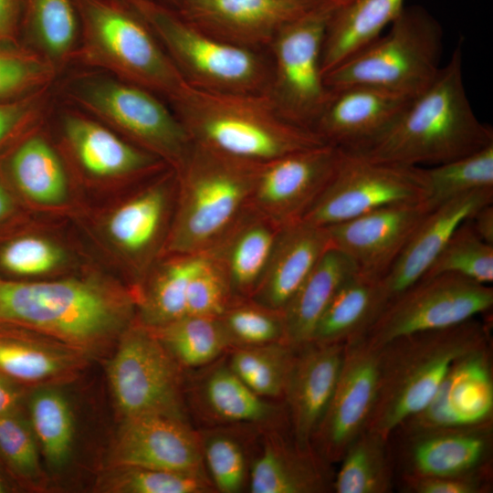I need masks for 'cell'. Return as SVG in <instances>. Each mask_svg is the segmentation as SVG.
<instances>
[{
    "label": "cell",
    "instance_id": "1",
    "mask_svg": "<svg viewBox=\"0 0 493 493\" xmlns=\"http://www.w3.org/2000/svg\"><path fill=\"white\" fill-rule=\"evenodd\" d=\"M137 318L134 288L98 277L0 278V324H15L83 352L121 336Z\"/></svg>",
    "mask_w": 493,
    "mask_h": 493
},
{
    "label": "cell",
    "instance_id": "2",
    "mask_svg": "<svg viewBox=\"0 0 493 493\" xmlns=\"http://www.w3.org/2000/svg\"><path fill=\"white\" fill-rule=\"evenodd\" d=\"M491 144L493 130L476 116L465 89L459 41L433 82L382 135L347 152L373 161L435 166Z\"/></svg>",
    "mask_w": 493,
    "mask_h": 493
},
{
    "label": "cell",
    "instance_id": "3",
    "mask_svg": "<svg viewBox=\"0 0 493 493\" xmlns=\"http://www.w3.org/2000/svg\"><path fill=\"white\" fill-rule=\"evenodd\" d=\"M169 103L194 142L252 163L327 143L285 119L267 94L213 92L186 84Z\"/></svg>",
    "mask_w": 493,
    "mask_h": 493
},
{
    "label": "cell",
    "instance_id": "4",
    "mask_svg": "<svg viewBox=\"0 0 493 493\" xmlns=\"http://www.w3.org/2000/svg\"><path fill=\"white\" fill-rule=\"evenodd\" d=\"M491 343L489 327L476 318L396 338L379 349L375 402L365 429L389 438L431 401L455 362Z\"/></svg>",
    "mask_w": 493,
    "mask_h": 493
},
{
    "label": "cell",
    "instance_id": "5",
    "mask_svg": "<svg viewBox=\"0 0 493 493\" xmlns=\"http://www.w3.org/2000/svg\"><path fill=\"white\" fill-rule=\"evenodd\" d=\"M260 166L193 142L174 169L175 206L162 256L207 251L250 205Z\"/></svg>",
    "mask_w": 493,
    "mask_h": 493
},
{
    "label": "cell",
    "instance_id": "6",
    "mask_svg": "<svg viewBox=\"0 0 493 493\" xmlns=\"http://www.w3.org/2000/svg\"><path fill=\"white\" fill-rule=\"evenodd\" d=\"M79 57L166 101L186 86L149 25L127 0H74Z\"/></svg>",
    "mask_w": 493,
    "mask_h": 493
},
{
    "label": "cell",
    "instance_id": "7",
    "mask_svg": "<svg viewBox=\"0 0 493 493\" xmlns=\"http://www.w3.org/2000/svg\"><path fill=\"white\" fill-rule=\"evenodd\" d=\"M143 17L184 82L213 92L267 94V51L240 47L202 31L159 0H127Z\"/></svg>",
    "mask_w": 493,
    "mask_h": 493
},
{
    "label": "cell",
    "instance_id": "8",
    "mask_svg": "<svg viewBox=\"0 0 493 493\" xmlns=\"http://www.w3.org/2000/svg\"><path fill=\"white\" fill-rule=\"evenodd\" d=\"M443 29L420 5L404 6L389 31L325 76L330 90L362 85L415 97L441 68Z\"/></svg>",
    "mask_w": 493,
    "mask_h": 493
},
{
    "label": "cell",
    "instance_id": "9",
    "mask_svg": "<svg viewBox=\"0 0 493 493\" xmlns=\"http://www.w3.org/2000/svg\"><path fill=\"white\" fill-rule=\"evenodd\" d=\"M70 100L126 140L177 168L193 141L173 109L155 93L110 74H83L67 88Z\"/></svg>",
    "mask_w": 493,
    "mask_h": 493
},
{
    "label": "cell",
    "instance_id": "10",
    "mask_svg": "<svg viewBox=\"0 0 493 493\" xmlns=\"http://www.w3.org/2000/svg\"><path fill=\"white\" fill-rule=\"evenodd\" d=\"M339 6L329 2L286 24L267 50V96L285 119L312 131L331 96L321 69V51L328 19Z\"/></svg>",
    "mask_w": 493,
    "mask_h": 493
},
{
    "label": "cell",
    "instance_id": "11",
    "mask_svg": "<svg viewBox=\"0 0 493 493\" xmlns=\"http://www.w3.org/2000/svg\"><path fill=\"white\" fill-rule=\"evenodd\" d=\"M492 306L489 285L454 273L424 277L391 299L358 339L379 350L402 336L462 323Z\"/></svg>",
    "mask_w": 493,
    "mask_h": 493
},
{
    "label": "cell",
    "instance_id": "12",
    "mask_svg": "<svg viewBox=\"0 0 493 493\" xmlns=\"http://www.w3.org/2000/svg\"><path fill=\"white\" fill-rule=\"evenodd\" d=\"M107 372L123 418L146 414L187 417L184 369L139 321L121 335Z\"/></svg>",
    "mask_w": 493,
    "mask_h": 493
},
{
    "label": "cell",
    "instance_id": "13",
    "mask_svg": "<svg viewBox=\"0 0 493 493\" xmlns=\"http://www.w3.org/2000/svg\"><path fill=\"white\" fill-rule=\"evenodd\" d=\"M426 197L424 167L373 161L341 150L332 179L301 220L329 226L384 206L425 202Z\"/></svg>",
    "mask_w": 493,
    "mask_h": 493
},
{
    "label": "cell",
    "instance_id": "14",
    "mask_svg": "<svg viewBox=\"0 0 493 493\" xmlns=\"http://www.w3.org/2000/svg\"><path fill=\"white\" fill-rule=\"evenodd\" d=\"M176 184L175 170L166 167L106 219V236L137 275L135 287L163 255L173 217Z\"/></svg>",
    "mask_w": 493,
    "mask_h": 493
},
{
    "label": "cell",
    "instance_id": "15",
    "mask_svg": "<svg viewBox=\"0 0 493 493\" xmlns=\"http://www.w3.org/2000/svg\"><path fill=\"white\" fill-rule=\"evenodd\" d=\"M379 350L356 339L345 343L332 396L311 440L330 466L339 463L351 443L366 428L377 393Z\"/></svg>",
    "mask_w": 493,
    "mask_h": 493
},
{
    "label": "cell",
    "instance_id": "16",
    "mask_svg": "<svg viewBox=\"0 0 493 493\" xmlns=\"http://www.w3.org/2000/svg\"><path fill=\"white\" fill-rule=\"evenodd\" d=\"M341 150L329 143L262 163L250 205L280 226L298 222L332 179Z\"/></svg>",
    "mask_w": 493,
    "mask_h": 493
},
{
    "label": "cell",
    "instance_id": "17",
    "mask_svg": "<svg viewBox=\"0 0 493 493\" xmlns=\"http://www.w3.org/2000/svg\"><path fill=\"white\" fill-rule=\"evenodd\" d=\"M491 343L457 359L428 404L391 435L492 423Z\"/></svg>",
    "mask_w": 493,
    "mask_h": 493
},
{
    "label": "cell",
    "instance_id": "18",
    "mask_svg": "<svg viewBox=\"0 0 493 493\" xmlns=\"http://www.w3.org/2000/svg\"><path fill=\"white\" fill-rule=\"evenodd\" d=\"M329 2L331 1L186 0L174 10L219 40L267 52L273 38L286 24Z\"/></svg>",
    "mask_w": 493,
    "mask_h": 493
},
{
    "label": "cell",
    "instance_id": "19",
    "mask_svg": "<svg viewBox=\"0 0 493 493\" xmlns=\"http://www.w3.org/2000/svg\"><path fill=\"white\" fill-rule=\"evenodd\" d=\"M110 463L113 467L207 475L199 431L189 424L187 417L166 414L123 418Z\"/></svg>",
    "mask_w": 493,
    "mask_h": 493
},
{
    "label": "cell",
    "instance_id": "20",
    "mask_svg": "<svg viewBox=\"0 0 493 493\" xmlns=\"http://www.w3.org/2000/svg\"><path fill=\"white\" fill-rule=\"evenodd\" d=\"M429 211L425 202L397 204L325 227L358 273L382 279Z\"/></svg>",
    "mask_w": 493,
    "mask_h": 493
},
{
    "label": "cell",
    "instance_id": "21",
    "mask_svg": "<svg viewBox=\"0 0 493 493\" xmlns=\"http://www.w3.org/2000/svg\"><path fill=\"white\" fill-rule=\"evenodd\" d=\"M397 437L400 478L491 473L492 423Z\"/></svg>",
    "mask_w": 493,
    "mask_h": 493
},
{
    "label": "cell",
    "instance_id": "22",
    "mask_svg": "<svg viewBox=\"0 0 493 493\" xmlns=\"http://www.w3.org/2000/svg\"><path fill=\"white\" fill-rule=\"evenodd\" d=\"M185 384L187 404L206 427L246 425L259 429L288 423L286 407L247 387L228 366L226 356L194 370Z\"/></svg>",
    "mask_w": 493,
    "mask_h": 493
},
{
    "label": "cell",
    "instance_id": "23",
    "mask_svg": "<svg viewBox=\"0 0 493 493\" xmlns=\"http://www.w3.org/2000/svg\"><path fill=\"white\" fill-rule=\"evenodd\" d=\"M414 98L362 85L331 90L313 131L329 144L354 151L382 135Z\"/></svg>",
    "mask_w": 493,
    "mask_h": 493
},
{
    "label": "cell",
    "instance_id": "24",
    "mask_svg": "<svg viewBox=\"0 0 493 493\" xmlns=\"http://www.w3.org/2000/svg\"><path fill=\"white\" fill-rule=\"evenodd\" d=\"M253 455L247 488L251 493H323L332 489L330 465L300 447L289 423L263 428Z\"/></svg>",
    "mask_w": 493,
    "mask_h": 493
},
{
    "label": "cell",
    "instance_id": "25",
    "mask_svg": "<svg viewBox=\"0 0 493 493\" xmlns=\"http://www.w3.org/2000/svg\"><path fill=\"white\" fill-rule=\"evenodd\" d=\"M492 203L493 187H488L462 194L431 209L381 279L386 304L426 274L464 221Z\"/></svg>",
    "mask_w": 493,
    "mask_h": 493
},
{
    "label": "cell",
    "instance_id": "26",
    "mask_svg": "<svg viewBox=\"0 0 493 493\" xmlns=\"http://www.w3.org/2000/svg\"><path fill=\"white\" fill-rule=\"evenodd\" d=\"M62 131L76 163L92 178L132 181L151 177L169 167L105 124L81 114H65Z\"/></svg>",
    "mask_w": 493,
    "mask_h": 493
},
{
    "label": "cell",
    "instance_id": "27",
    "mask_svg": "<svg viewBox=\"0 0 493 493\" xmlns=\"http://www.w3.org/2000/svg\"><path fill=\"white\" fill-rule=\"evenodd\" d=\"M345 344L309 342L298 350L284 393L291 434L297 444L313 449L311 440L335 389Z\"/></svg>",
    "mask_w": 493,
    "mask_h": 493
},
{
    "label": "cell",
    "instance_id": "28",
    "mask_svg": "<svg viewBox=\"0 0 493 493\" xmlns=\"http://www.w3.org/2000/svg\"><path fill=\"white\" fill-rule=\"evenodd\" d=\"M329 232L299 220L280 229L264 274L250 299L283 310L325 252Z\"/></svg>",
    "mask_w": 493,
    "mask_h": 493
},
{
    "label": "cell",
    "instance_id": "29",
    "mask_svg": "<svg viewBox=\"0 0 493 493\" xmlns=\"http://www.w3.org/2000/svg\"><path fill=\"white\" fill-rule=\"evenodd\" d=\"M281 228L249 205L207 250L225 272L236 299L254 293Z\"/></svg>",
    "mask_w": 493,
    "mask_h": 493
},
{
    "label": "cell",
    "instance_id": "30",
    "mask_svg": "<svg viewBox=\"0 0 493 493\" xmlns=\"http://www.w3.org/2000/svg\"><path fill=\"white\" fill-rule=\"evenodd\" d=\"M357 272L353 262L330 247L283 309L286 343L299 350L311 341L315 328L341 285Z\"/></svg>",
    "mask_w": 493,
    "mask_h": 493
},
{
    "label": "cell",
    "instance_id": "31",
    "mask_svg": "<svg viewBox=\"0 0 493 493\" xmlns=\"http://www.w3.org/2000/svg\"><path fill=\"white\" fill-rule=\"evenodd\" d=\"M404 0H351L328 19L321 51L323 76L382 35Z\"/></svg>",
    "mask_w": 493,
    "mask_h": 493
},
{
    "label": "cell",
    "instance_id": "32",
    "mask_svg": "<svg viewBox=\"0 0 493 493\" xmlns=\"http://www.w3.org/2000/svg\"><path fill=\"white\" fill-rule=\"evenodd\" d=\"M205 252L162 256L134 288L137 321L157 328L185 316L190 282Z\"/></svg>",
    "mask_w": 493,
    "mask_h": 493
},
{
    "label": "cell",
    "instance_id": "33",
    "mask_svg": "<svg viewBox=\"0 0 493 493\" xmlns=\"http://www.w3.org/2000/svg\"><path fill=\"white\" fill-rule=\"evenodd\" d=\"M385 306L381 279L356 272L341 285L327 306L310 342L345 344L356 340Z\"/></svg>",
    "mask_w": 493,
    "mask_h": 493
},
{
    "label": "cell",
    "instance_id": "34",
    "mask_svg": "<svg viewBox=\"0 0 493 493\" xmlns=\"http://www.w3.org/2000/svg\"><path fill=\"white\" fill-rule=\"evenodd\" d=\"M85 354L41 333L0 337V372L25 383L47 384L69 378L84 364Z\"/></svg>",
    "mask_w": 493,
    "mask_h": 493
},
{
    "label": "cell",
    "instance_id": "35",
    "mask_svg": "<svg viewBox=\"0 0 493 493\" xmlns=\"http://www.w3.org/2000/svg\"><path fill=\"white\" fill-rule=\"evenodd\" d=\"M8 171L16 188L33 205L56 209L68 203L70 190L65 166L44 137L24 140L10 157Z\"/></svg>",
    "mask_w": 493,
    "mask_h": 493
},
{
    "label": "cell",
    "instance_id": "36",
    "mask_svg": "<svg viewBox=\"0 0 493 493\" xmlns=\"http://www.w3.org/2000/svg\"><path fill=\"white\" fill-rule=\"evenodd\" d=\"M260 430L246 425L199 430L204 466L215 492L238 493L247 487L253 456L250 446Z\"/></svg>",
    "mask_w": 493,
    "mask_h": 493
},
{
    "label": "cell",
    "instance_id": "37",
    "mask_svg": "<svg viewBox=\"0 0 493 493\" xmlns=\"http://www.w3.org/2000/svg\"><path fill=\"white\" fill-rule=\"evenodd\" d=\"M333 478L337 493H390L394 466L390 439L364 429L348 446Z\"/></svg>",
    "mask_w": 493,
    "mask_h": 493
},
{
    "label": "cell",
    "instance_id": "38",
    "mask_svg": "<svg viewBox=\"0 0 493 493\" xmlns=\"http://www.w3.org/2000/svg\"><path fill=\"white\" fill-rule=\"evenodd\" d=\"M21 34L54 65L62 62L79 39L74 0H23Z\"/></svg>",
    "mask_w": 493,
    "mask_h": 493
},
{
    "label": "cell",
    "instance_id": "39",
    "mask_svg": "<svg viewBox=\"0 0 493 493\" xmlns=\"http://www.w3.org/2000/svg\"><path fill=\"white\" fill-rule=\"evenodd\" d=\"M149 329L184 370L206 366L231 349L217 317L185 315Z\"/></svg>",
    "mask_w": 493,
    "mask_h": 493
},
{
    "label": "cell",
    "instance_id": "40",
    "mask_svg": "<svg viewBox=\"0 0 493 493\" xmlns=\"http://www.w3.org/2000/svg\"><path fill=\"white\" fill-rule=\"evenodd\" d=\"M227 352L228 366L254 393L272 401L283 399L297 349L276 342L234 347Z\"/></svg>",
    "mask_w": 493,
    "mask_h": 493
},
{
    "label": "cell",
    "instance_id": "41",
    "mask_svg": "<svg viewBox=\"0 0 493 493\" xmlns=\"http://www.w3.org/2000/svg\"><path fill=\"white\" fill-rule=\"evenodd\" d=\"M30 425L47 464L58 469L72 453L74 418L70 404L58 390H37L29 403Z\"/></svg>",
    "mask_w": 493,
    "mask_h": 493
},
{
    "label": "cell",
    "instance_id": "42",
    "mask_svg": "<svg viewBox=\"0 0 493 493\" xmlns=\"http://www.w3.org/2000/svg\"><path fill=\"white\" fill-rule=\"evenodd\" d=\"M431 209L462 194L493 187V144L458 159L425 168Z\"/></svg>",
    "mask_w": 493,
    "mask_h": 493
},
{
    "label": "cell",
    "instance_id": "43",
    "mask_svg": "<svg viewBox=\"0 0 493 493\" xmlns=\"http://www.w3.org/2000/svg\"><path fill=\"white\" fill-rule=\"evenodd\" d=\"M217 318L231 348L286 343L283 311L250 298L235 299Z\"/></svg>",
    "mask_w": 493,
    "mask_h": 493
},
{
    "label": "cell",
    "instance_id": "44",
    "mask_svg": "<svg viewBox=\"0 0 493 493\" xmlns=\"http://www.w3.org/2000/svg\"><path fill=\"white\" fill-rule=\"evenodd\" d=\"M443 273L457 274L486 285L493 281V246L477 236L469 218L455 230L424 277Z\"/></svg>",
    "mask_w": 493,
    "mask_h": 493
},
{
    "label": "cell",
    "instance_id": "45",
    "mask_svg": "<svg viewBox=\"0 0 493 493\" xmlns=\"http://www.w3.org/2000/svg\"><path fill=\"white\" fill-rule=\"evenodd\" d=\"M102 488L117 493H212L207 475L139 467H113Z\"/></svg>",
    "mask_w": 493,
    "mask_h": 493
},
{
    "label": "cell",
    "instance_id": "46",
    "mask_svg": "<svg viewBox=\"0 0 493 493\" xmlns=\"http://www.w3.org/2000/svg\"><path fill=\"white\" fill-rule=\"evenodd\" d=\"M68 261L66 248L43 235L19 236L0 248V267L21 278H44L65 268Z\"/></svg>",
    "mask_w": 493,
    "mask_h": 493
},
{
    "label": "cell",
    "instance_id": "47",
    "mask_svg": "<svg viewBox=\"0 0 493 493\" xmlns=\"http://www.w3.org/2000/svg\"><path fill=\"white\" fill-rule=\"evenodd\" d=\"M55 77V65L19 44L0 47V100L35 94Z\"/></svg>",
    "mask_w": 493,
    "mask_h": 493
},
{
    "label": "cell",
    "instance_id": "48",
    "mask_svg": "<svg viewBox=\"0 0 493 493\" xmlns=\"http://www.w3.org/2000/svg\"><path fill=\"white\" fill-rule=\"evenodd\" d=\"M235 299L225 272L205 251L189 285L185 315L219 317Z\"/></svg>",
    "mask_w": 493,
    "mask_h": 493
},
{
    "label": "cell",
    "instance_id": "49",
    "mask_svg": "<svg viewBox=\"0 0 493 493\" xmlns=\"http://www.w3.org/2000/svg\"><path fill=\"white\" fill-rule=\"evenodd\" d=\"M37 438L31 425L13 413L0 416V453L20 475L28 478L41 476Z\"/></svg>",
    "mask_w": 493,
    "mask_h": 493
},
{
    "label": "cell",
    "instance_id": "50",
    "mask_svg": "<svg viewBox=\"0 0 493 493\" xmlns=\"http://www.w3.org/2000/svg\"><path fill=\"white\" fill-rule=\"evenodd\" d=\"M403 491L411 493H487L491 473L450 477H401Z\"/></svg>",
    "mask_w": 493,
    "mask_h": 493
},
{
    "label": "cell",
    "instance_id": "51",
    "mask_svg": "<svg viewBox=\"0 0 493 493\" xmlns=\"http://www.w3.org/2000/svg\"><path fill=\"white\" fill-rule=\"evenodd\" d=\"M34 96L0 100V148L32 121L36 113Z\"/></svg>",
    "mask_w": 493,
    "mask_h": 493
},
{
    "label": "cell",
    "instance_id": "52",
    "mask_svg": "<svg viewBox=\"0 0 493 493\" xmlns=\"http://www.w3.org/2000/svg\"><path fill=\"white\" fill-rule=\"evenodd\" d=\"M22 14L23 0H0V47L18 44Z\"/></svg>",
    "mask_w": 493,
    "mask_h": 493
},
{
    "label": "cell",
    "instance_id": "53",
    "mask_svg": "<svg viewBox=\"0 0 493 493\" xmlns=\"http://www.w3.org/2000/svg\"><path fill=\"white\" fill-rule=\"evenodd\" d=\"M475 232L486 243L493 246V205H486L470 218Z\"/></svg>",
    "mask_w": 493,
    "mask_h": 493
},
{
    "label": "cell",
    "instance_id": "54",
    "mask_svg": "<svg viewBox=\"0 0 493 493\" xmlns=\"http://www.w3.org/2000/svg\"><path fill=\"white\" fill-rule=\"evenodd\" d=\"M18 398L17 391L0 375V416L13 413Z\"/></svg>",
    "mask_w": 493,
    "mask_h": 493
},
{
    "label": "cell",
    "instance_id": "55",
    "mask_svg": "<svg viewBox=\"0 0 493 493\" xmlns=\"http://www.w3.org/2000/svg\"><path fill=\"white\" fill-rule=\"evenodd\" d=\"M15 201L8 188L0 181V223L15 212Z\"/></svg>",
    "mask_w": 493,
    "mask_h": 493
},
{
    "label": "cell",
    "instance_id": "56",
    "mask_svg": "<svg viewBox=\"0 0 493 493\" xmlns=\"http://www.w3.org/2000/svg\"><path fill=\"white\" fill-rule=\"evenodd\" d=\"M159 1L166 5L167 6L175 9L186 0H159Z\"/></svg>",
    "mask_w": 493,
    "mask_h": 493
},
{
    "label": "cell",
    "instance_id": "57",
    "mask_svg": "<svg viewBox=\"0 0 493 493\" xmlns=\"http://www.w3.org/2000/svg\"><path fill=\"white\" fill-rule=\"evenodd\" d=\"M327 1H331V2L337 3L340 5H342L350 2L351 0H327Z\"/></svg>",
    "mask_w": 493,
    "mask_h": 493
},
{
    "label": "cell",
    "instance_id": "58",
    "mask_svg": "<svg viewBox=\"0 0 493 493\" xmlns=\"http://www.w3.org/2000/svg\"><path fill=\"white\" fill-rule=\"evenodd\" d=\"M3 491H4V487H3V485H2V483L0 481V493L3 492Z\"/></svg>",
    "mask_w": 493,
    "mask_h": 493
}]
</instances>
